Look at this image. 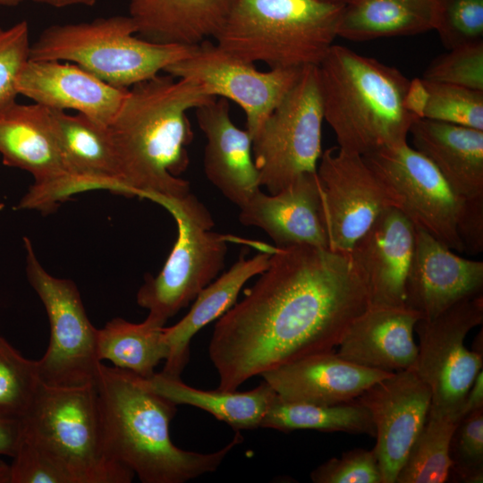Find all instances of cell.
<instances>
[{
	"mask_svg": "<svg viewBox=\"0 0 483 483\" xmlns=\"http://www.w3.org/2000/svg\"><path fill=\"white\" fill-rule=\"evenodd\" d=\"M217 320L208 354L218 389L338 346L369 306L366 281L350 252L275 247L267 267Z\"/></svg>",
	"mask_w": 483,
	"mask_h": 483,
	"instance_id": "cell-1",
	"label": "cell"
},
{
	"mask_svg": "<svg viewBox=\"0 0 483 483\" xmlns=\"http://www.w3.org/2000/svg\"><path fill=\"white\" fill-rule=\"evenodd\" d=\"M215 98L199 83L167 73L129 88L108 125L123 195L154 201L191 192L190 182L180 177L189 165L187 147L193 140L188 112Z\"/></svg>",
	"mask_w": 483,
	"mask_h": 483,
	"instance_id": "cell-2",
	"label": "cell"
},
{
	"mask_svg": "<svg viewBox=\"0 0 483 483\" xmlns=\"http://www.w3.org/2000/svg\"><path fill=\"white\" fill-rule=\"evenodd\" d=\"M106 449L143 483H184L218 469L242 437L198 453L176 446L170 423L176 405L148 388L141 377L100 363L95 380Z\"/></svg>",
	"mask_w": 483,
	"mask_h": 483,
	"instance_id": "cell-3",
	"label": "cell"
},
{
	"mask_svg": "<svg viewBox=\"0 0 483 483\" xmlns=\"http://www.w3.org/2000/svg\"><path fill=\"white\" fill-rule=\"evenodd\" d=\"M318 71L324 120L341 150L367 156L407 142L418 119L403 106L410 80L399 70L334 44Z\"/></svg>",
	"mask_w": 483,
	"mask_h": 483,
	"instance_id": "cell-4",
	"label": "cell"
},
{
	"mask_svg": "<svg viewBox=\"0 0 483 483\" xmlns=\"http://www.w3.org/2000/svg\"><path fill=\"white\" fill-rule=\"evenodd\" d=\"M345 4L332 0H236L214 38L230 55L270 69L318 66Z\"/></svg>",
	"mask_w": 483,
	"mask_h": 483,
	"instance_id": "cell-5",
	"label": "cell"
},
{
	"mask_svg": "<svg viewBox=\"0 0 483 483\" xmlns=\"http://www.w3.org/2000/svg\"><path fill=\"white\" fill-rule=\"evenodd\" d=\"M30 441L70 476L72 483H130L134 474L109 454L95 384L50 386L40 382L21 420Z\"/></svg>",
	"mask_w": 483,
	"mask_h": 483,
	"instance_id": "cell-6",
	"label": "cell"
},
{
	"mask_svg": "<svg viewBox=\"0 0 483 483\" xmlns=\"http://www.w3.org/2000/svg\"><path fill=\"white\" fill-rule=\"evenodd\" d=\"M135 34L129 15L55 24L30 46V59L73 63L110 85L129 89L187 57L195 47L156 43Z\"/></svg>",
	"mask_w": 483,
	"mask_h": 483,
	"instance_id": "cell-7",
	"label": "cell"
},
{
	"mask_svg": "<svg viewBox=\"0 0 483 483\" xmlns=\"http://www.w3.org/2000/svg\"><path fill=\"white\" fill-rule=\"evenodd\" d=\"M154 202L174 217L177 238L160 272L145 277L136 301L148 311V318L165 326L219 275L225 267L227 236L212 231L215 223L210 212L192 192Z\"/></svg>",
	"mask_w": 483,
	"mask_h": 483,
	"instance_id": "cell-8",
	"label": "cell"
},
{
	"mask_svg": "<svg viewBox=\"0 0 483 483\" xmlns=\"http://www.w3.org/2000/svg\"><path fill=\"white\" fill-rule=\"evenodd\" d=\"M323 121L318 66H306L252 137L260 187L275 193L317 171Z\"/></svg>",
	"mask_w": 483,
	"mask_h": 483,
	"instance_id": "cell-9",
	"label": "cell"
},
{
	"mask_svg": "<svg viewBox=\"0 0 483 483\" xmlns=\"http://www.w3.org/2000/svg\"><path fill=\"white\" fill-rule=\"evenodd\" d=\"M23 244L27 278L44 305L50 326L49 344L37 360L40 382L59 387L95 384L102 362L97 352V328L87 315L76 284L49 274L28 237H23Z\"/></svg>",
	"mask_w": 483,
	"mask_h": 483,
	"instance_id": "cell-10",
	"label": "cell"
},
{
	"mask_svg": "<svg viewBox=\"0 0 483 483\" xmlns=\"http://www.w3.org/2000/svg\"><path fill=\"white\" fill-rule=\"evenodd\" d=\"M482 322L483 293L464 299L433 318L417 321L414 370L430 390L431 410L463 416L464 398L483 365V354L467 349L465 338Z\"/></svg>",
	"mask_w": 483,
	"mask_h": 483,
	"instance_id": "cell-11",
	"label": "cell"
},
{
	"mask_svg": "<svg viewBox=\"0 0 483 483\" xmlns=\"http://www.w3.org/2000/svg\"><path fill=\"white\" fill-rule=\"evenodd\" d=\"M317 175L328 249L333 251L350 252L384 211L400 209L395 193L360 155L327 148L321 154Z\"/></svg>",
	"mask_w": 483,
	"mask_h": 483,
	"instance_id": "cell-12",
	"label": "cell"
},
{
	"mask_svg": "<svg viewBox=\"0 0 483 483\" xmlns=\"http://www.w3.org/2000/svg\"><path fill=\"white\" fill-rule=\"evenodd\" d=\"M0 155L4 165L34 178L16 209L50 213L75 195L47 107L16 99L0 106Z\"/></svg>",
	"mask_w": 483,
	"mask_h": 483,
	"instance_id": "cell-13",
	"label": "cell"
},
{
	"mask_svg": "<svg viewBox=\"0 0 483 483\" xmlns=\"http://www.w3.org/2000/svg\"><path fill=\"white\" fill-rule=\"evenodd\" d=\"M304 68V67H303ZM303 68H275L261 72L207 39L185 58L163 72L202 85L215 97L237 104L246 116L252 137L300 77Z\"/></svg>",
	"mask_w": 483,
	"mask_h": 483,
	"instance_id": "cell-14",
	"label": "cell"
},
{
	"mask_svg": "<svg viewBox=\"0 0 483 483\" xmlns=\"http://www.w3.org/2000/svg\"><path fill=\"white\" fill-rule=\"evenodd\" d=\"M397 196L412 222L453 250L464 252L456 231L463 199L421 153L407 142L362 156Z\"/></svg>",
	"mask_w": 483,
	"mask_h": 483,
	"instance_id": "cell-15",
	"label": "cell"
},
{
	"mask_svg": "<svg viewBox=\"0 0 483 483\" xmlns=\"http://www.w3.org/2000/svg\"><path fill=\"white\" fill-rule=\"evenodd\" d=\"M369 411L375 429L373 448L383 483H395L408 453L431 407V393L414 369L390 374L356 398Z\"/></svg>",
	"mask_w": 483,
	"mask_h": 483,
	"instance_id": "cell-16",
	"label": "cell"
},
{
	"mask_svg": "<svg viewBox=\"0 0 483 483\" xmlns=\"http://www.w3.org/2000/svg\"><path fill=\"white\" fill-rule=\"evenodd\" d=\"M483 262L460 257L415 226V245L404 288L405 306L430 319L457 302L483 293Z\"/></svg>",
	"mask_w": 483,
	"mask_h": 483,
	"instance_id": "cell-17",
	"label": "cell"
},
{
	"mask_svg": "<svg viewBox=\"0 0 483 483\" xmlns=\"http://www.w3.org/2000/svg\"><path fill=\"white\" fill-rule=\"evenodd\" d=\"M129 89L110 85L76 64L29 59L18 82V94L49 109L74 110L108 126Z\"/></svg>",
	"mask_w": 483,
	"mask_h": 483,
	"instance_id": "cell-18",
	"label": "cell"
},
{
	"mask_svg": "<svg viewBox=\"0 0 483 483\" xmlns=\"http://www.w3.org/2000/svg\"><path fill=\"white\" fill-rule=\"evenodd\" d=\"M240 208L239 221L264 231L277 248L328 249L317 171L275 193L256 191Z\"/></svg>",
	"mask_w": 483,
	"mask_h": 483,
	"instance_id": "cell-19",
	"label": "cell"
},
{
	"mask_svg": "<svg viewBox=\"0 0 483 483\" xmlns=\"http://www.w3.org/2000/svg\"><path fill=\"white\" fill-rule=\"evenodd\" d=\"M415 245V225L398 208L384 211L350 254L362 274L369 306L402 307Z\"/></svg>",
	"mask_w": 483,
	"mask_h": 483,
	"instance_id": "cell-20",
	"label": "cell"
},
{
	"mask_svg": "<svg viewBox=\"0 0 483 483\" xmlns=\"http://www.w3.org/2000/svg\"><path fill=\"white\" fill-rule=\"evenodd\" d=\"M392 373L361 367L332 350L301 357L260 376L282 400L331 405L355 400Z\"/></svg>",
	"mask_w": 483,
	"mask_h": 483,
	"instance_id": "cell-21",
	"label": "cell"
},
{
	"mask_svg": "<svg viewBox=\"0 0 483 483\" xmlns=\"http://www.w3.org/2000/svg\"><path fill=\"white\" fill-rule=\"evenodd\" d=\"M195 115L207 140L205 174L228 200L240 208L260 190L251 136L233 122L225 98L216 97L197 107Z\"/></svg>",
	"mask_w": 483,
	"mask_h": 483,
	"instance_id": "cell-22",
	"label": "cell"
},
{
	"mask_svg": "<svg viewBox=\"0 0 483 483\" xmlns=\"http://www.w3.org/2000/svg\"><path fill=\"white\" fill-rule=\"evenodd\" d=\"M419 318L406 306H369L348 327L336 352L368 369L393 373L414 369L418 358L414 328Z\"/></svg>",
	"mask_w": 483,
	"mask_h": 483,
	"instance_id": "cell-23",
	"label": "cell"
},
{
	"mask_svg": "<svg viewBox=\"0 0 483 483\" xmlns=\"http://www.w3.org/2000/svg\"><path fill=\"white\" fill-rule=\"evenodd\" d=\"M47 109L74 194L95 190L122 194L120 168L108 126L79 113Z\"/></svg>",
	"mask_w": 483,
	"mask_h": 483,
	"instance_id": "cell-24",
	"label": "cell"
},
{
	"mask_svg": "<svg viewBox=\"0 0 483 483\" xmlns=\"http://www.w3.org/2000/svg\"><path fill=\"white\" fill-rule=\"evenodd\" d=\"M409 134L457 196L483 195V131L422 118Z\"/></svg>",
	"mask_w": 483,
	"mask_h": 483,
	"instance_id": "cell-25",
	"label": "cell"
},
{
	"mask_svg": "<svg viewBox=\"0 0 483 483\" xmlns=\"http://www.w3.org/2000/svg\"><path fill=\"white\" fill-rule=\"evenodd\" d=\"M274 249L270 247L248 258L240 256L226 272L218 275L197 295L191 309L181 320L171 326H165L169 354L163 374L180 377L190 359V344L193 336L237 302L244 284L267 267Z\"/></svg>",
	"mask_w": 483,
	"mask_h": 483,
	"instance_id": "cell-26",
	"label": "cell"
},
{
	"mask_svg": "<svg viewBox=\"0 0 483 483\" xmlns=\"http://www.w3.org/2000/svg\"><path fill=\"white\" fill-rule=\"evenodd\" d=\"M236 0H129L140 38L193 47L215 38Z\"/></svg>",
	"mask_w": 483,
	"mask_h": 483,
	"instance_id": "cell-27",
	"label": "cell"
},
{
	"mask_svg": "<svg viewBox=\"0 0 483 483\" xmlns=\"http://www.w3.org/2000/svg\"><path fill=\"white\" fill-rule=\"evenodd\" d=\"M143 384L175 405L186 404L201 409L218 420L228 424L233 430L260 428L276 394L266 382L246 392L201 390L183 383L180 377L155 373L148 378L141 377Z\"/></svg>",
	"mask_w": 483,
	"mask_h": 483,
	"instance_id": "cell-28",
	"label": "cell"
},
{
	"mask_svg": "<svg viewBox=\"0 0 483 483\" xmlns=\"http://www.w3.org/2000/svg\"><path fill=\"white\" fill-rule=\"evenodd\" d=\"M435 0H354L345 4L337 37L352 41L410 36L434 30Z\"/></svg>",
	"mask_w": 483,
	"mask_h": 483,
	"instance_id": "cell-29",
	"label": "cell"
},
{
	"mask_svg": "<svg viewBox=\"0 0 483 483\" xmlns=\"http://www.w3.org/2000/svg\"><path fill=\"white\" fill-rule=\"evenodd\" d=\"M165 326L151 319L133 323L122 318L108 321L97 329V352L100 361L107 360L114 367L148 378L162 360H166L169 348Z\"/></svg>",
	"mask_w": 483,
	"mask_h": 483,
	"instance_id": "cell-30",
	"label": "cell"
},
{
	"mask_svg": "<svg viewBox=\"0 0 483 483\" xmlns=\"http://www.w3.org/2000/svg\"><path fill=\"white\" fill-rule=\"evenodd\" d=\"M260 428L279 431L312 429L325 432L376 435L368 409L357 399L331 405L282 400L275 395Z\"/></svg>",
	"mask_w": 483,
	"mask_h": 483,
	"instance_id": "cell-31",
	"label": "cell"
},
{
	"mask_svg": "<svg viewBox=\"0 0 483 483\" xmlns=\"http://www.w3.org/2000/svg\"><path fill=\"white\" fill-rule=\"evenodd\" d=\"M462 417L459 413H444L430 409L395 483L447 482L451 465L450 440Z\"/></svg>",
	"mask_w": 483,
	"mask_h": 483,
	"instance_id": "cell-32",
	"label": "cell"
},
{
	"mask_svg": "<svg viewBox=\"0 0 483 483\" xmlns=\"http://www.w3.org/2000/svg\"><path fill=\"white\" fill-rule=\"evenodd\" d=\"M39 384L37 360L22 356L0 335V419L21 420Z\"/></svg>",
	"mask_w": 483,
	"mask_h": 483,
	"instance_id": "cell-33",
	"label": "cell"
},
{
	"mask_svg": "<svg viewBox=\"0 0 483 483\" xmlns=\"http://www.w3.org/2000/svg\"><path fill=\"white\" fill-rule=\"evenodd\" d=\"M424 81L429 94L424 118L483 131V91Z\"/></svg>",
	"mask_w": 483,
	"mask_h": 483,
	"instance_id": "cell-34",
	"label": "cell"
},
{
	"mask_svg": "<svg viewBox=\"0 0 483 483\" xmlns=\"http://www.w3.org/2000/svg\"><path fill=\"white\" fill-rule=\"evenodd\" d=\"M450 482L483 481V408L464 415L449 445Z\"/></svg>",
	"mask_w": 483,
	"mask_h": 483,
	"instance_id": "cell-35",
	"label": "cell"
},
{
	"mask_svg": "<svg viewBox=\"0 0 483 483\" xmlns=\"http://www.w3.org/2000/svg\"><path fill=\"white\" fill-rule=\"evenodd\" d=\"M435 24L446 49L483 40V0H435Z\"/></svg>",
	"mask_w": 483,
	"mask_h": 483,
	"instance_id": "cell-36",
	"label": "cell"
},
{
	"mask_svg": "<svg viewBox=\"0 0 483 483\" xmlns=\"http://www.w3.org/2000/svg\"><path fill=\"white\" fill-rule=\"evenodd\" d=\"M448 50L430 63L422 79L483 91V40Z\"/></svg>",
	"mask_w": 483,
	"mask_h": 483,
	"instance_id": "cell-37",
	"label": "cell"
},
{
	"mask_svg": "<svg viewBox=\"0 0 483 483\" xmlns=\"http://www.w3.org/2000/svg\"><path fill=\"white\" fill-rule=\"evenodd\" d=\"M314 483H383L374 449L354 448L323 462L310 473Z\"/></svg>",
	"mask_w": 483,
	"mask_h": 483,
	"instance_id": "cell-38",
	"label": "cell"
},
{
	"mask_svg": "<svg viewBox=\"0 0 483 483\" xmlns=\"http://www.w3.org/2000/svg\"><path fill=\"white\" fill-rule=\"evenodd\" d=\"M29 25L21 21L0 26V106L16 99L19 77L30 59Z\"/></svg>",
	"mask_w": 483,
	"mask_h": 483,
	"instance_id": "cell-39",
	"label": "cell"
},
{
	"mask_svg": "<svg viewBox=\"0 0 483 483\" xmlns=\"http://www.w3.org/2000/svg\"><path fill=\"white\" fill-rule=\"evenodd\" d=\"M10 483H72L47 453L22 437L10 464Z\"/></svg>",
	"mask_w": 483,
	"mask_h": 483,
	"instance_id": "cell-40",
	"label": "cell"
},
{
	"mask_svg": "<svg viewBox=\"0 0 483 483\" xmlns=\"http://www.w3.org/2000/svg\"><path fill=\"white\" fill-rule=\"evenodd\" d=\"M456 231L464 252L476 255L483 251V195L463 199Z\"/></svg>",
	"mask_w": 483,
	"mask_h": 483,
	"instance_id": "cell-41",
	"label": "cell"
},
{
	"mask_svg": "<svg viewBox=\"0 0 483 483\" xmlns=\"http://www.w3.org/2000/svg\"><path fill=\"white\" fill-rule=\"evenodd\" d=\"M428 97V90L423 79L415 78L409 81L404 95L403 106L410 114L417 119H422Z\"/></svg>",
	"mask_w": 483,
	"mask_h": 483,
	"instance_id": "cell-42",
	"label": "cell"
},
{
	"mask_svg": "<svg viewBox=\"0 0 483 483\" xmlns=\"http://www.w3.org/2000/svg\"><path fill=\"white\" fill-rule=\"evenodd\" d=\"M21 420L0 419V455L13 457L21 440Z\"/></svg>",
	"mask_w": 483,
	"mask_h": 483,
	"instance_id": "cell-43",
	"label": "cell"
},
{
	"mask_svg": "<svg viewBox=\"0 0 483 483\" xmlns=\"http://www.w3.org/2000/svg\"><path fill=\"white\" fill-rule=\"evenodd\" d=\"M483 408V372L480 370L473 380L472 385L464 398L462 412L466 415L469 412Z\"/></svg>",
	"mask_w": 483,
	"mask_h": 483,
	"instance_id": "cell-44",
	"label": "cell"
},
{
	"mask_svg": "<svg viewBox=\"0 0 483 483\" xmlns=\"http://www.w3.org/2000/svg\"><path fill=\"white\" fill-rule=\"evenodd\" d=\"M35 3L47 4L56 8H62L72 5L93 6L97 0H30Z\"/></svg>",
	"mask_w": 483,
	"mask_h": 483,
	"instance_id": "cell-45",
	"label": "cell"
},
{
	"mask_svg": "<svg viewBox=\"0 0 483 483\" xmlns=\"http://www.w3.org/2000/svg\"><path fill=\"white\" fill-rule=\"evenodd\" d=\"M10 465L0 459V483H10Z\"/></svg>",
	"mask_w": 483,
	"mask_h": 483,
	"instance_id": "cell-46",
	"label": "cell"
},
{
	"mask_svg": "<svg viewBox=\"0 0 483 483\" xmlns=\"http://www.w3.org/2000/svg\"><path fill=\"white\" fill-rule=\"evenodd\" d=\"M482 330L480 331L479 334H478V335L476 336L475 340H474V344H473V349L472 351L478 352V353H480V354H483V352H482Z\"/></svg>",
	"mask_w": 483,
	"mask_h": 483,
	"instance_id": "cell-47",
	"label": "cell"
},
{
	"mask_svg": "<svg viewBox=\"0 0 483 483\" xmlns=\"http://www.w3.org/2000/svg\"><path fill=\"white\" fill-rule=\"evenodd\" d=\"M22 0H0V6H14L19 4Z\"/></svg>",
	"mask_w": 483,
	"mask_h": 483,
	"instance_id": "cell-48",
	"label": "cell"
},
{
	"mask_svg": "<svg viewBox=\"0 0 483 483\" xmlns=\"http://www.w3.org/2000/svg\"><path fill=\"white\" fill-rule=\"evenodd\" d=\"M332 1H335V2H337V3H341V4H347L352 3V2L354 1V0H332Z\"/></svg>",
	"mask_w": 483,
	"mask_h": 483,
	"instance_id": "cell-49",
	"label": "cell"
},
{
	"mask_svg": "<svg viewBox=\"0 0 483 483\" xmlns=\"http://www.w3.org/2000/svg\"><path fill=\"white\" fill-rule=\"evenodd\" d=\"M4 208V203H0V212Z\"/></svg>",
	"mask_w": 483,
	"mask_h": 483,
	"instance_id": "cell-50",
	"label": "cell"
}]
</instances>
